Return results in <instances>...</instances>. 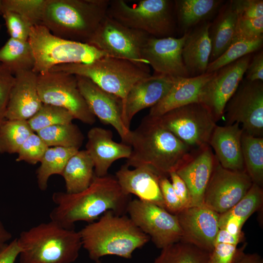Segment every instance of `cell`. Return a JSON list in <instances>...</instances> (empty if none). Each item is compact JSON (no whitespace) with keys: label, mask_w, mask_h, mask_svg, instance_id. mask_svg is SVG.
I'll list each match as a JSON object with an SVG mask.
<instances>
[{"label":"cell","mask_w":263,"mask_h":263,"mask_svg":"<svg viewBox=\"0 0 263 263\" xmlns=\"http://www.w3.org/2000/svg\"><path fill=\"white\" fill-rule=\"evenodd\" d=\"M127 144L132 147L126 163L128 166L147 168L167 177L199 150L184 143L164 127L157 117L148 114L130 131Z\"/></svg>","instance_id":"obj_1"},{"label":"cell","mask_w":263,"mask_h":263,"mask_svg":"<svg viewBox=\"0 0 263 263\" xmlns=\"http://www.w3.org/2000/svg\"><path fill=\"white\" fill-rule=\"evenodd\" d=\"M56 206L50 213V220L62 227L74 229L75 223L94 222L108 211L123 215L130 195L125 194L116 178L107 175L94 176L86 189L76 193L58 191L52 195Z\"/></svg>","instance_id":"obj_2"},{"label":"cell","mask_w":263,"mask_h":263,"mask_svg":"<svg viewBox=\"0 0 263 263\" xmlns=\"http://www.w3.org/2000/svg\"><path fill=\"white\" fill-rule=\"evenodd\" d=\"M82 247L94 262L107 255L131 259L136 249L150 240L125 214L104 213L79 231Z\"/></svg>","instance_id":"obj_3"},{"label":"cell","mask_w":263,"mask_h":263,"mask_svg":"<svg viewBox=\"0 0 263 263\" xmlns=\"http://www.w3.org/2000/svg\"><path fill=\"white\" fill-rule=\"evenodd\" d=\"M110 0H47L41 24L54 35L87 43L107 15Z\"/></svg>","instance_id":"obj_4"},{"label":"cell","mask_w":263,"mask_h":263,"mask_svg":"<svg viewBox=\"0 0 263 263\" xmlns=\"http://www.w3.org/2000/svg\"><path fill=\"white\" fill-rule=\"evenodd\" d=\"M17 240L19 263H72L82 247L79 231L51 220L22 231Z\"/></svg>","instance_id":"obj_5"},{"label":"cell","mask_w":263,"mask_h":263,"mask_svg":"<svg viewBox=\"0 0 263 263\" xmlns=\"http://www.w3.org/2000/svg\"><path fill=\"white\" fill-rule=\"evenodd\" d=\"M50 71H62L85 77L122 100L135 83L151 75L148 65L109 56L89 63L60 65Z\"/></svg>","instance_id":"obj_6"},{"label":"cell","mask_w":263,"mask_h":263,"mask_svg":"<svg viewBox=\"0 0 263 263\" xmlns=\"http://www.w3.org/2000/svg\"><path fill=\"white\" fill-rule=\"evenodd\" d=\"M28 40L35 58L32 71L38 75L45 74L56 66L89 63L108 56L89 44L56 37L41 24L31 28Z\"/></svg>","instance_id":"obj_7"},{"label":"cell","mask_w":263,"mask_h":263,"mask_svg":"<svg viewBox=\"0 0 263 263\" xmlns=\"http://www.w3.org/2000/svg\"><path fill=\"white\" fill-rule=\"evenodd\" d=\"M107 15L155 38L174 37L176 30L172 0H141L130 5L123 0H111Z\"/></svg>","instance_id":"obj_8"},{"label":"cell","mask_w":263,"mask_h":263,"mask_svg":"<svg viewBox=\"0 0 263 263\" xmlns=\"http://www.w3.org/2000/svg\"><path fill=\"white\" fill-rule=\"evenodd\" d=\"M37 86L43 104L63 108L85 124L95 122V117L79 90L75 75L55 71L38 74Z\"/></svg>","instance_id":"obj_9"},{"label":"cell","mask_w":263,"mask_h":263,"mask_svg":"<svg viewBox=\"0 0 263 263\" xmlns=\"http://www.w3.org/2000/svg\"><path fill=\"white\" fill-rule=\"evenodd\" d=\"M157 117L161 124L191 148L209 145L216 122L208 110L195 102L171 110Z\"/></svg>","instance_id":"obj_10"},{"label":"cell","mask_w":263,"mask_h":263,"mask_svg":"<svg viewBox=\"0 0 263 263\" xmlns=\"http://www.w3.org/2000/svg\"><path fill=\"white\" fill-rule=\"evenodd\" d=\"M150 36L126 27L106 15L87 44L108 56L125 59L141 65H148L142 51Z\"/></svg>","instance_id":"obj_11"},{"label":"cell","mask_w":263,"mask_h":263,"mask_svg":"<svg viewBox=\"0 0 263 263\" xmlns=\"http://www.w3.org/2000/svg\"><path fill=\"white\" fill-rule=\"evenodd\" d=\"M225 125L242 124L246 133L263 137V82L243 79L227 103L223 117Z\"/></svg>","instance_id":"obj_12"},{"label":"cell","mask_w":263,"mask_h":263,"mask_svg":"<svg viewBox=\"0 0 263 263\" xmlns=\"http://www.w3.org/2000/svg\"><path fill=\"white\" fill-rule=\"evenodd\" d=\"M127 213L157 248L162 249L181 241L182 230L177 217L166 209L135 198L129 201Z\"/></svg>","instance_id":"obj_13"},{"label":"cell","mask_w":263,"mask_h":263,"mask_svg":"<svg viewBox=\"0 0 263 263\" xmlns=\"http://www.w3.org/2000/svg\"><path fill=\"white\" fill-rule=\"evenodd\" d=\"M251 54L213 72L203 87L199 103L203 105L216 122L223 117L225 107L244 78Z\"/></svg>","instance_id":"obj_14"},{"label":"cell","mask_w":263,"mask_h":263,"mask_svg":"<svg viewBox=\"0 0 263 263\" xmlns=\"http://www.w3.org/2000/svg\"><path fill=\"white\" fill-rule=\"evenodd\" d=\"M252 184L245 171L225 169L216 159L205 191L203 205L219 214L224 213L245 195Z\"/></svg>","instance_id":"obj_15"},{"label":"cell","mask_w":263,"mask_h":263,"mask_svg":"<svg viewBox=\"0 0 263 263\" xmlns=\"http://www.w3.org/2000/svg\"><path fill=\"white\" fill-rule=\"evenodd\" d=\"M187 33L181 37L158 38L150 36L142 51L143 58L155 72L174 77H189L182 51Z\"/></svg>","instance_id":"obj_16"},{"label":"cell","mask_w":263,"mask_h":263,"mask_svg":"<svg viewBox=\"0 0 263 263\" xmlns=\"http://www.w3.org/2000/svg\"><path fill=\"white\" fill-rule=\"evenodd\" d=\"M181 230V242L211 252L219 230V214L202 205L184 208L175 214Z\"/></svg>","instance_id":"obj_17"},{"label":"cell","mask_w":263,"mask_h":263,"mask_svg":"<svg viewBox=\"0 0 263 263\" xmlns=\"http://www.w3.org/2000/svg\"><path fill=\"white\" fill-rule=\"evenodd\" d=\"M75 76L79 90L92 113L103 124L112 126L122 143L127 144L131 130L126 128L122 120V99L103 90L89 79Z\"/></svg>","instance_id":"obj_18"},{"label":"cell","mask_w":263,"mask_h":263,"mask_svg":"<svg viewBox=\"0 0 263 263\" xmlns=\"http://www.w3.org/2000/svg\"><path fill=\"white\" fill-rule=\"evenodd\" d=\"M177 77L154 74L135 83L122 101V118L127 129L140 111L154 106L169 92Z\"/></svg>","instance_id":"obj_19"},{"label":"cell","mask_w":263,"mask_h":263,"mask_svg":"<svg viewBox=\"0 0 263 263\" xmlns=\"http://www.w3.org/2000/svg\"><path fill=\"white\" fill-rule=\"evenodd\" d=\"M14 77L5 119L27 121L43 105L38 91V74L32 70L25 71Z\"/></svg>","instance_id":"obj_20"},{"label":"cell","mask_w":263,"mask_h":263,"mask_svg":"<svg viewBox=\"0 0 263 263\" xmlns=\"http://www.w3.org/2000/svg\"><path fill=\"white\" fill-rule=\"evenodd\" d=\"M113 136L111 131L98 127L92 128L88 132L86 150L94 163V175L97 177L108 175L114 161L128 159L131 156V146L115 142Z\"/></svg>","instance_id":"obj_21"},{"label":"cell","mask_w":263,"mask_h":263,"mask_svg":"<svg viewBox=\"0 0 263 263\" xmlns=\"http://www.w3.org/2000/svg\"><path fill=\"white\" fill-rule=\"evenodd\" d=\"M160 175L145 167L131 169L127 164L115 173V178L123 192L133 194L139 200L157 205L165 209L159 179Z\"/></svg>","instance_id":"obj_22"},{"label":"cell","mask_w":263,"mask_h":263,"mask_svg":"<svg viewBox=\"0 0 263 263\" xmlns=\"http://www.w3.org/2000/svg\"><path fill=\"white\" fill-rule=\"evenodd\" d=\"M216 158L208 146L196 152L192 158L176 172L185 183L191 199V207L203 205L206 188Z\"/></svg>","instance_id":"obj_23"},{"label":"cell","mask_w":263,"mask_h":263,"mask_svg":"<svg viewBox=\"0 0 263 263\" xmlns=\"http://www.w3.org/2000/svg\"><path fill=\"white\" fill-rule=\"evenodd\" d=\"M243 132V129L237 123L223 126L216 125L214 129L209 145L214 150V155L223 168L245 171L241 145Z\"/></svg>","instance_id":"obj_24"},{"label":"cell","mask_w":263,"mask_h":263,"mask_svg":"<svg viewBox=\"0 0 263 263\" xmlns=\"http://www.w3.org/2000/svg\"><path fill=\"white\" fill-rule=\"evenodd\" d=\"M210 22H203L187 32L182 55L189 77L197 76L207 72L212 51L209 36Z\"/></svg>","instance_id":"obj_25"},{"label":"cell","mask_w":263,"mask_h":263,"mask_svg":"<svg viewBox=\"0 0 263 263\" xmlns=\"http://www.w3.org/2000/svg\"><path fill=\"white\" fill-rule=\"evenodd\" d=\"M213 73L206 72L197 76L177 77L167 94L150 108L148 115L160 117L174 109L199 102L201 90Z\"/></svg>","instance_id":"obj_26"},{"label":"cell","mask_w":263,"mask_h":263,"mask_svg":"<svg viewBox=\"0 0 263 263\" xmlns=\"http://www.w3.org/2000/svg\"><path fill=\"white\" fill-rule=\"evenodd\" d=\"M222 0H176L174 9L182 36L201 23L209 21L225 3Z\"/></svg>","instance_id":"obj_27"},{"label":"cell","mask_w":263,"mask_h":263,"mask_svg":"<svg viewBox=\"0 0 263 263\" xmlns=\"http://www.w3.org/2000/svg\"><path fill=\"white\" fill-rule=\"evenodd\" d=\"M263 205V188L253 184L238 203L225 212L219 214V229H224L232 234L241 233L244 223L252 214L260 209Z\"/></svg>","instance_id":"obj_28"},{"label":"cell","mask_w":263,"mask_h":263,"mask_svg":"<svg viewBox=\"0 0 263 263\" xmlns=\"http://www.w3.org/2000/svg\"><path fill=\"white\" fill-rule=\"evenodd\" d=\"M238 15L230 0L225 2L209 28L212 51L210 62L218 58L229 47L235 34Z\"/></svg>","instance_id":"obj_29"},{"label":"cell","mask_w":263,"mask_h":263,"mask_svg":"<svg viewBox=\"0 0 263 263\" xmlns=\"http://www.w3.org/2000/svg\"><path fill=\"white\" fill-rule=\"evenodd\" d=\"M94 163L87 151L78 150L67 162L61 176L66 191L76 193L88 188L95 176Z\"/></svg>","instance_id":"obj_30"},{"label":"cell","mask_w":263,"mask_h":263,"mask_svg":"<svg viewBox=\"0 0 263 263\" xmlns=\"http://www.w3.org/2000/svg\"><path fill=\"white\" fill-rule=\"evenodd\" d=\"M0 63L14 75L20 72L32 70L35 58L28 40L10 38L0 48Z\"/></svg>","instance_id":"obj_31"},{"label":"cell","mask_w":263,"mask_h":263,"mask_svg":"<svg viewBox=\"0 0 263 263\" xmlns=\"http://www.w3.org/2000/svg\"><path fill=\"white\" fill-rule=\"evenodd\" d=\"M78 150L77 148L62 147L48 148L36 171L37 184L41 190H46L48 180L52 175H61L69 159Z\"/></svg>","instance_id":"obj_32"},{"label":"cell","mask_w":263,"mask_h":263,"mask_svg":"<svg viewBox=\"0 0 263 263\" xmlns=\"http://www.w3.org/2000/svg\"><path fill=\"white\" fill-rule=\"evenodd\" d=\"M241 145L245 170L253 184L263 187V137H255L244 132Z\"/></svg>","instance_id":"obj_33"},{"label":"cell","mask_w":263,"mask_h":263,"mask_svg":"<svg viewBox=\"0 0 263 263\" xmlns=\"http://www.w3.org/2000/svg\"><path fill=\"white\" fill-rule=\"evenodd\" d=\"M210 252L179 241L161 249L153 263H209Z\"/></svg>","instance_id":"obj_34"},{"label":"cell","mask_w":263,"mask_h":263,"mask_svg":"<svg viewBox=\"0 0 263 263\" xmlns=\"http://www.w3.org/2000/svg\"><path fill=\"white\" fill-rule=\"evenodd\" d=\"M37 133L48 147H62L79 149L84 139L79 128L73 122L47 127Z\"/></svg>","instance_id":"obj_35"},{"label":"cell","mask_w":263,"mask_h":263,"mask_svg":"<svg viewBox=\"0 0 263 263\" xmlns=\"http://www.w3.org/2000/svg\"><path fill=\"white\" fill-rule=\"evenodd\" d=\"M33 132L27 121L5 119L0 125V153H17Z\"/></svg>","instance_id":"obj_36"},{"label":"cell","mask_w":263,"mask_h":263,"mask_svg":"<svg viewBox=\"0 0 263 263\" xmlns=\"http://www.w3.org/2000/svg\"><path fill=\"white\" fill-rule=\"evenodd\" d=\"M263 37L255 39L234 38L227 49L217 59L210 62L207 73L214 72L245 56L261 49Z\"/></svg>","instance_id":"obj_37"},{"label":"cell","mask_w":263,"mask_h":263,"mask_svg":"<svg viewBox=\"0 0 263 263\" xmlns=\"http://www.w3.org/2000/svg\"><path fill=\"white\" fill-rule=\"evenodd\" d=\"M75 119L67 110L49 104H43L40 109L27 122L34 132L47 127L72 123Z\"/></svg>","instance_id":"obj_38"},{"label":"cell","mask_w":263,"mask_h":263,"mask_svg":"<svg viewBox=\"0 0 263 263\" xmlns=\"http://www.w3.org/2000/svg\"><path fill=\"white\" fill-rule=\"evenodd\" d=\"M47 0H3L4 12L20 15L31 27L41 24Z\"/></svg>","instance_id":"obj_39"},{"label":"cell","mask_w":263,"mask_h":263,"mask_svg":"<svg viewBox=\"0 0 263 263\" xmlns=\"http://www.w3.org/2000/svg\"><path fill=\"white\" fill-rule=\"evenodd\" d=\"M49 147L36 133H32L23 142L18 152L17 162L24 161L35 165L39 162Z\"/></svg>","instance_id":"obj_40"},{"label":"cell","mask_w":263,"mask_h":263,"mask_svg":"<svg viewBox=\"0 0 263 263\" xmlns=\"http://www.w3.org/2000/svg\"><path fill=\"white\" fill-rule=\"evenodd\" d=\"M10 38L28 41L32 27L20 15L11 11H5L2 15Z\"/></svg>","instance_id":"obj_41"},{"label":"cell","mask_w":263,"mask_h":263,"mask_svg":"<svg viewBox=\"0 0 263 263\" xmlns=\"http://www.w3.org/2000/svg\"><path fill=\"white\" fill-rule=\"evenodd\" d=\"M263 17L254 19L239 18L234 38L255 39L263 37Z\"/></svg>","instance_id":"obj_42"},{"label":"cell","mask_w":263,"mask_h":263,"mask_svg":"<svg viewBox=\"0 0 263 263\" xmlns=\"http://www.w3.org/2000/svg\"><path fill=\"white\" fill-rule=\"evenodd\" d=\"M14 75L0 63V125L5 119V113Z\"/></svg>","instance_id":"obj_43"},{"label":"cell","mask_w":263,"mask_h":263,"mask_svg":"<svg viewBox=\"0 0 263 263\" xmlns=\"http://www.w3.org/2000/svg\"><path fill=\"white\" fill-rule=\"evenodd\" d=\"M230 1L239 18L263 17V0H231Z\"/></svg>","instance_id":"obj_44"},{"label":"cell","mask_w":263,"mask_h":263,"mask_svg":"<svg viewBox=\"0 0 263 263\" xmlns=\"http://www.w3.org/2000/svg\"><path fill=\"white\" fill-rule=\"evenodd\" d=\"M159 184L165 209L173 214H176L183 209L182 204L176 195L168 177L160 176Z\"/></svg>","instance_id":"obj_45"},{"label":"cell","mask_w":263,"mask_h":263,"mask_svg":"<svg viewBox=\"0 0 263 263\" xmlns=\"http://www.w3.org/2000/svg\"><path fill=\"white\" fill-rule=\"evenodd\" d=\"M237 245L218 243L210 253L209 263H232L237 253Z\"/></svg>","instance_id":"obj_46"},{"label":"cell","mask_w":263,"mask_h":263,"mask_svg":"<svg viewBox=\"0 0 263 263\" xmlns=\"http://www.w3.org/2000/svg\"><path fill=\"white\" fill-rule=\"evenodd\" d=\"M245 79L250 81H263V51H258L253 57L245 72Z\"/></svg>","instance_id":"obj_47"},{"label":"cell","mask_w":263,"mask_h":263,"mask_svg":"<svg viewBox=\"0 0 263 263\" xmlns=\"http://www.w3.org/2000/svg\"><path fill=\"white\" fill-rule=\"evenodd\" d=\"M174 191L181 201L184 208L191 207V199L188 188L182 179L176 171L169 174Z\"/></svg>","instance_id":"obj_48"},{"label":"cell","mask_w":263,"mask_h":263,"mask_svg":"<svg viewBox=\"0 0 263 263\" xmlns=\"http://www.w3.org/2000/svg\"><path fill=\"white\" fill-rule=\"evenodd\" d=\"M20 252L21 248L16 238L0 251V263H15Z\"/></svg>","instance_id":"obj_49"},{"label":"cell","mask_w":263,"mask_h":263,"mask_svg":"<svg viewBox=\"0 0 263 263\" xmlns=\"http://www.w3.org/2000/svg\"><path fill=\"white\" fill-rule=\"evenodd\" d=\"M244 239V232L234 235L230 233L224 229H219L215 240L214 245L218 243H226L238 245L240 243L243 241Z\"/></svg>","instance_id":"obj_50"},{"label":"cell","mask_w":263,"mask_h":263,"mask_svg":"<svg viewBox=\"0 0 263 263\" xmlns=\"http://www.w3.org/2000/svg\"><path fill=\"white\" fill-rule=\"evenodd\" d=\"M246 244L238 248L234 260L232 263H263V259L257 253H245L244 249Z\"/></svg>","instance_id":"obj_51"},{"label":"cell","mask_w":263,"mask_h":263,"mask_svg":"<svg viewBox=\"0 0 263 263\" xmlns=\"http://www.w3.org/2000/svg\"><path fill=\"white\" fill-rule=\"evenodd\" d=\"M12 235L4 227L0 220V251L8 244Z\"/></svg>","instance_id":"obj_52"},{"label":"cell","mask_w":263,"mask_h":263,"mask_svg":"<svg viewBox=\"0 0 263 263\" xmlns=\"http://www.w3.org/2000/svg\"><path fill=\"white\" fill-rule=\"evenodd\" d=\"M4 13L3 0H0V15H2Z\"/></svg>","instance_id":"obj_53"},{"label":"cell","mask_w":263,"mask_h":263,"mask_svg":"<svg viewBox=\"0 0 263 263\" xmlns=\"http://www.w3.org/2000/svg\"><path fill=\"white\" fill-rule=\"evenodd\" d=\"M94 263H101V262L100 260H97V261H95Z\"/></svg>","instance_id":"obj_54"}]
</instances>
